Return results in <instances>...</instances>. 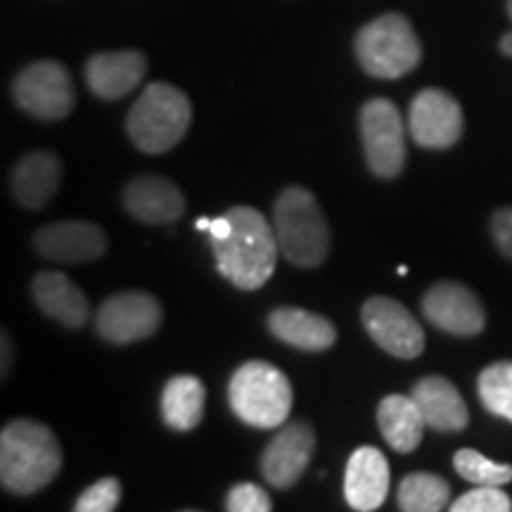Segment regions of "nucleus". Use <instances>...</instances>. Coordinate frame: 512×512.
Returning a JSON list of instances; mask_svg holds the SVG:
<instances>
[{"mask_svg":"<svg viewBox=\"0 0 512 512\" xmlns=\"http://www.w3.org/2000/svg\"><path fill=\"white\" fill-rule=\"evenodd\" d=\"M230 233L211 240L216 266L221 275L238 290L254 292L264 287L278 264L280 245L273 223L252 207H233L226 211Z\"/></svg>","mask_w":512,"mask_h":512,"instance_id":"nucleus-1","label":"nucleus"},{"mask_svg":"<svg viewBox=\"0 0 512 512\" xmlns=\"http://www.w3.org/2000/svg\"><path fill=\"white\" fill-rule=\"evenodd\" d=\"M62 470V446L36 420H12L0 432V482L17 496L46 489Z\"/></svg>","mask_w":512,"mask_h":512,"instance_id":"nucleus-2","label":"nucleus"},{"mask_svg":"<svg viewBox=\"0 0 512 512\" xmlns=\"http://www.w3.org/2000/svg\"><path fill=\"white\" fill-rule=\"evenodd\" d=\"M280 254L297 268H316L330 252V226L313 192L290 185L273 204Z\"/></svg>","mask_w":512,"mask_h":512,"instance_id":"nucleus-3","label":"nucleus"},{"mask_svg":"<svg viewBox=\"0 0 512 512\" xmlns=\"http://www.w3.org/2000/svg\"><path fill=\"white\" fill-rule=\"evenodd\" d=\"M192 105L181 88L157 81L145 88L126 117L128 138L145 155H164L190 128Z\"/></svg>","mask_w":512,"mask_h":512,"instance_id":"nucleus-4","label":"nucleus"},{"mask_svg":"<svg viewBox=\"0 0 512 512\" xmlns=\"http://www.w3.org/2000/svg\"><path fill=\"white\" fill-rule=\"evenodd\" d=\"M233 413L256 430H275L290 418L294 392L283 370L266 361H249L228 382Z\"/></svg>","mask_w":512,"mask_h":512,"instance_id":"nucleus-5","label":"nucleus"},{"mask_svg":"<svg viewBox=\"0 0 512 512\" xmlns=\"http://www.w3.org/2000/svg\"><path fill=\"white\" fill-rule=\"evenodd\" d=\"M358 64L373 79L394 81L411 74L422 60L420 38L413 24L399 12L373 19L356 34L354 43Z\"/></svg>","mask_w":512,"mask_h":512,"instance_id":"nucleus-6","label":"nucleus"},{"mask_svg":"<svg viewBox=\"0 0 512 512\" xmlns=\"http://www.w3.org/2000/svg\"><path fill=\"white\" fill-rule=\"evenodd\" d=\"M361 143L368 169L377 178H396L406 164V126L387 98H373L361 110Z\"/></svg>","mask_w":512,"mask_h":512,"instance_id":"nucleus-7","label":"nucleus"},{"mask_svg":"<svg viewBox=\"0 0 512 512\" xmlns=\"http://www.w3.org/2000/svg\"><path fill=\"white\" fill-rule=\"evenodd\" d=\"M12 98L31 117L60 121L74 110V83L67 69L55 60H41L24 67L12 83Z\"/></svg>","mask_w":512,"mask_h":512,"instance_id":"nucleus-8","label":"nucleus"},{"mask_svg":"<svg viewBox=\"0 0 512 512\" xmlns=\"http://www.w3.org/2000/svg\"><path fill=\"white\" fill-rule=\"evenodd\" d=\"M162 325V304L150 292H119L95 313V330L110 344H133L155 335Z\"/></svg>","mask_w":512,"mask_h":512,"instance_id":"nucleus-9","label":"nucleus"},{"mask_svg":"<svg viewBox=\"0 0 512 512\" xmlns=\"http://www.w3.org/2000/svg\"><path fill=\"white\" fill-rule=\"evenodd\" d=\"M363 328L380 349L396 358H418L425 351V332L406 306L389 297H370L361 309Z\"/></svg>","mask_w":512,"mask_h":512,"instance_id":"nucleus-10","label":"nucleus"},{"mask_svg":"<svg viewBox=\"0 0 512 512\" xmlns=\"http://www.w3.org/2000/svg\"><path fill=\"white\" fill-rule=\"evenodd\" d=\"M463 110L458 100L441 88H425L415 95L408 112V131L420 147L446 150L463 136Z\"/></svg>","mask_w":512,"mask_h":512,"instance_id":"nucleus-11","label":"nucleus"},{"mask_svg":"<svg viewBox=\"0 0 512 512\" xmlns=\"http://www.w3.org/2000/svg\"><path fill=\"white\" fill-rule=\"evenodd\" d=\"M316 453V434L309 422H285L261 456V475L275 489H290L302 479Z\"/></svg>","mask_w":512,"mask_h":512,"instance_id":"nucleus-12","label":"nucleus"},{"mask_svg":"<svg viewBox=\"0 0 512 512\" xmlns=\"http://www.w3.org/2000/svg\"><path fill=\"white\" fill-rule=\"evenodd\" d=\"M422 313L434 328L448 335L475 337L486 328V311L470 287L451 283H437L422 297Z\"/></svg>","mask_w":512,"mask_h":512,"instance_id":"nucleus-13","label":"nucleus"},{"mask_svg":"<svg viewBox=\"0 0 512 512\" xmlns=\"http://www.w3.org/2000/svg\"><path fill=\"white\" fill-rule=\"evenodd\" d=\"M34 249L48 261L83 264L105 256L107 235L91 221H60L36 230Z\"/></svg>","mask_w":512,"mask_h":512,"instance_id":"nucleus-14","label":"nucleus"},{"mask_svg":"<svg viewBox=\"0 0 512 512\" xmlns=\"http://www.w3.org/2000/svg\"><path fill=\"white\" fill-rule=\"evenodd\" d=\"M392 472L384 453L375 446H358L344 472V498L358 512H373L387 501Z\"/></svg>","mask_w":512,"mask_h":512,"instance_id":"nucleus-15","label":"nucleus"},{"mask_svg":"<svg viewBox=\"0 0 512 512\" xmlns=\"http://www.w3.org/2000/svg\"><path fill=\"white\" fill-rule=\"evenodd\" d=\"M124 207L133 219L162 226L185 214V197L176 183L164 176H138L124 188Z\"/></svg>","mask_w":512,"mask_h":512,"instance_id":"nucleus-16","label":"nucleus"},{"mask_svg":"<svg viewBox=\"0 0 512 512\" xmlns=\"http://www.w3.org/2000/svg\"><path fill=\"white\" fill-rule=\"evenodd\" d=\"M147 74V60L138 50L98 53L86 64L88 88L100 100H119L140 86Z\"/></svg>","mask_w":512,"mask_h":512,"instance_id":"nucleus-17","label":"nucleus"},{"mask_svg":"<svg viewBox=\"0 0 512 512\" xmlns=\"http://www.w3.org/2000/svg\"><path fill=\"white\" fill-rule=\"evenodd\" d=\"M31 294L38 309L46 313L48 318L57 320L69 330H79L86 325L91 304L88 297L74 280H69L64 273L57 271H41L36 273L31 283Z\"/></svg>","mask_w":512,"mask_h":512,"instance_id":"nucleus-18","label":"nucleus"},{"mask_svg":"<svg viewBox=\"0 0 512 512\" xmlns=\"http://www.w3.org/2000/svg\"><path fill=\"white\" fill-rule=\"evenodd\" d=\"M413 401L418 403L427 427L437 432H460L470 422L465 399L458 387L441 375H427L411 389Z\"/></svg>","mask_w":512,"mask_h":512,"instance_id":"nucleus-19","label":"nucleus"},{"mask_svg":"<svg viewBox=\"0 0 512 512\" xmlns=\"http://www.w3.org/2000/svg\"><path fill=\"white\" fill-rule=\"evenodd\" d=\"M62 181V164L46 150L22 157L12 169L10 188L15 200L27 209H43L53 200Z\"/></svg>","mask_w":512,"mask_h":512,"instance_id":"nucleus-20","label":"nucleus"},{"mask_svg":"<svg viewBox=\"0 0 512 512\" xmlns=\"http://www.w3.org/2000/svg\"><path fill=\"white\" fill-rule=\"evenodd\" d=\"M268 330L287 347L302 351H328L337 342V328L320 313L280 306L268 316Z\"/></svg>","mask_w":512,"mask_h":512,"instance_id":"nucleus-21","label":"nucleus"},{"mask_svg":"<svg viewBox=\"0 0 512 512\" xmlns=\"http://www.w3.org/2000/svg\"><path fill=\"white\" fill-rule=\"evenodd\" d=\"M377 425L394 451L413 453L420 446L427 422L413 396L389 394L377 406Z\"/></svg>","mask_w":512,"mask_h":512,"instance_id":"nucleus-22","label":"nucleus"},{"mask_svg":"<svg viewBox=\"0 0 512 512\" xmlns=\"http://www.w3.org/2000/svg\"><path fill=\"white\" fill-rule=\"evenodd\" d=\"M204 399L207 389L200 377L176 375L166 382L162 392V418L171 430L190 432L204 418Z\"/></svg>","mask_w":512,"mask_h":512,"instance_id":"nucleus-23","label":"nucleus"},{"mask_svg":"<svg viewBox=\"0 0 512 512\" xmlns=\"http://www.w3.org/2000/svg\"><path fill=\"white\" fill-rule=\"evenodd\" d=\"M396 501L403 512H439L451 503V486L432 472H413L403 477Z\"/></svg>","mask_w":512,"mask_h":512,"instance_id":"nucleus-24","label":"nucleus"},{"mask_svg":"<svg viewBox=\"0 0 512 512\" xmlns=\"http://www.w3.org/2000/svg\"><path fill=\"white\" fill-rule=\"evenodd\" d=\"M477 392L486 411L512 422V361L484 368L477 380Z\"/></svg>","mask_w":512,"mask_h":512,"instance_id":"nucleus-25","label":"nucleus"},{"mask_svg":"<svg viewBox=\"0 0 512 512\" xmlns=\"http://www.w3.org/2000/svg\"><path fill=\"white\" fill-rule=\"evenodd\" d=\"M453 467L465 482L477 486H503L512 482V467L505 463H494V460L484 458L479 451L463 448L453 456Z\"/></svg>","mask_w":512,"mask_h":512,"instance_id":"nucleus-26","label":"nucleus"},{"mask_svg":"<svg viewBox=\"0 0 512 512\" xmlns=\"http://www.w3.org/2000/svg\"><path fill=\"white\" fill-rule=\"evenodd\" d=\"M451 512H510L512 498L505 494L503 486H477L448 505Z\"/></svg>","mask_w":512,"mask_h":512,"instance_id":"nucleus-27","label":"nucleus"},{"mask_svg":"<svg viewBox=\"0 0 512 512\" xmlns=\"http://www.w3.org/2000/svg\"><path fill=\"white\" fill-rule=\"evenodd\" d=\"M119 501H121L119 479L105 477L83 491L79 501L74 503V510L76 512H112L117 510Z\"/></svg>","mask_w":512,"mask_h":512,"instance_id":"nucleus-28","label":"nucleus"},{"mask_svg":"<svg viewBox=\"0 0 512 512\" xmlns=\"http://www.w3.org/2000/svg\"><path fill=\"white\" fill-rule=\"evenodd\" d=\"M271 508V496L259 484L242 482L228 491L226 510L230 512H268Z\"/></svg>","mask_w":512,"mask_h":512,"instance_id":"nucleus-29","label":"nucleus"},{"mask_svg":"<svg viewBox=\"0 0 512 512\" xmlns=\"http://www.w3.org/2000/svg\"><path fill=\"white\" fill-rule=\"evenodd\" d=\"M491 235H494L501 254L512 259V207L498 209L496 214L491 216Z\"/></svg>","mask_w":512,"mask_h":512,"instance_id":"nucleus-30","label":"nucleus"},{"mask_svg":"<svg viewBox=\"0 0 512 512\" xmlns=\"http://www.w3.org/2000/svg\"><path fill=\"white\" fill-rule=\"evenodd\" d=\"M10 363H12V344H10V335H8V332H3V377L8 375Z\"/></svg>","mask_w":512,"mask_h":512,"instance_id":"nucleus-31","label":"nucleus"},{"mask_svg":"<svg viewBox=\"0 0 512 512\" xmlns=\"http://www.w3.org/2000/svg\"><path fill=\"white\" fill-rule=\"evenodd\" d=\"M501 50H503V53L508 55V57H512V31H510V34H505V36L501 38Z\"/></svg>","mask_w":512,"mask_h":512,"instance_id":"nucleus-32","label":"nucleus"},{"mask_svg":"<svg viewBox=\"0 0 512 512\" xmlns=\"http://www.w3.org/2000/svg\"><path fill=\"white\" fill-rule=\"evenodd\" d=\"M209 226H211V219L197 221V230H207V233H209Z\"/></svg>","mask_w":512,"mask_h":512,"instance_id":"nucleus-33","label":"nucleus"},{"mask_svg":"<svg viewBox=\"0 0 512 512\" xmlns=\"http://www.w3.org/2000/svg\"><path fill=\"white\" fill-rule=\"evenodd\" d=\"M508 15H510V19H512V0H508Z\"/></svg>","mask_w":512,"mask_h":512,"instance_id":"nucleus-34","label":"nucleus"}]
</instances>
